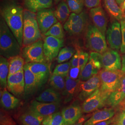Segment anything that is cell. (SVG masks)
<instances>
[{"mask_svg": "<svg viewBox=\"0 0 125 125\" xmlns=\"http://www.w3.org/2000/svg\"><path fill=\"white\" fill-rule=\"evenodd\" d=\"M23 13L22 8L13 1L5 3L0 9L1 17L4 20L21 47L23 45Z\"/></svg>", "mask_w": 125, "mask_h": 125, "instance_id": "obj_1", "label": "cell"}, {"mask_svg": "<svg viewBox=\"0 0 125 125\" xmlns=\"http://www.w3.org/2000/svg\"><path fill=\"white\" fill-rule=\"evenodd\" d=\"M21 47L18 40L10 30L4 20L0 21V53L7 59L19 55Z\"/></svg>", "mask_w": 125, "mask_h": 125, "instance_id": "obj_2", "label": "cell"}, {"mask_svg": "<svg viewBox=\"0 0 125 125\" xmlns=\"http://www.w3.org/2000/svg\"><path fill=\"white\" fill-rule=\"evenodd\" d=\"M23 46L30 45L41 39V35L35 13L24 10Z\"/></svg>", "mask_w": 125, "mask_h": 125, "instance_id": "obj_3", "label": "cell"}, {"mask_svg": "<svg viewBox=\"0 0 125 125\" xmlns=\"http://www.w3.org/2000/svg\"><path fill=\"white\" fill-rule=\"evenodd\" d=\"M86 41L87 46L94 52L103 54L107 50L105 36L94 25L88 27Z\"/></svg>", "mask_w": 125, "mask_h": 125, "instance_id": "obj_4", "label": "cell"}, {"mask_svg": "<svg viewBox=\"0 0 125 125\" xmlns=\"http://www.w3.org/2000/svg\"><path fill=\"white\" fill-rule=\"evenodd\" d=\"M124 73L120 70L108 71L103 69L99 72L101 80L100 89L111 94L119 86L121 78Z\"/></svg>", "mask_w": 125, "mask_h": 125, "instance_id": "obj_5", "label": "cell"}, {"mask_svg": "<svg viewBox=\"0 0 125 125\" xmlns=\"http://www.w3.org/2000/svg\"><path fill=\"white\" fill-rule=\"evenodd\" d=\"M110 94L98 89L83 101L82 106L83 113L88 114L102 108L107 104Z\"/></svg>", "mask_w": 125, "mask_h": 125, "instance_id": "obj_6", "label": "cell"}, {"mask_svg": "<svg viewBox=\"0 0 125 125\" xmlns=\"http://www.w3.org/2000/svg\"><path fill=\"white\" fill-rule=\"evenodd\" d=\"M43 41L41 39L23 48L22 57L25 62H46L43 49Z\"/></svg>", "mask_w": 125, "mask_h": 125, "instance_id": "obj_7", "label": "cell"}, {"mask_svg": "<svg viewBox=\"0 0 125 125\" xmlns=\"http://www.w3.org/2000/svg\"><path fill=\"white\" fill-rule=\"evenodd\" d=\"M87 21L88 15L85 11L79 14L72 13L64 23L63 28L71 35H78L84 30Z\"/></svg>", "mask_w": 125, "mask_h": 125, "instance_id": "obj_8", "label": "cell"}, {"mask_svg": "<svg viewBox=\"0 0 125 125\" xmlns=\"http://www.w3.org/2000/svg\"><path fill=\"white\" fill-rule=\"evenodd\" d=\"M102 68V55L98 52H92L90 54L88 62L81 72L79 79L81 81L89 80L92 76L98 74Z\"/></svg>", "mask_w": 125, "mask_h": 125, "instance_id": "obj_9", "label": "cell"}, {"mask_svg": "<svg viewBox=\"0 0 125 125\" xmlns=\"http://www.w3.org/2000/svg\"><path fill=\"white\" fill-rule=\"evenodd\" d=\"M43 42L45 58L46 61L52 62L58 57L60 49L63 45V40L52 36H46Z\"/></svg>", "mask_w": 125, "mask_h": 125, "instance_id": "obj_10", "label": "cell"}, {"mask_svg": "<svg viewBox=\"0 0 125 125\" xmlns=\"http://www.w3.org/2000/svg\"><path fill=\"white\" fill-rule=\"evenodd\" d=\"M36 19L40 30L42 34H45L56 23L58 20L54 11L50 9H42L37 12Z\"/></svg>", "mask_w": 125, "mask_h": 125, "instance_id": "obj_11", "label": "cell"}, {"mask_svg": "<svg viewBox=\"0 0 125 125\" xmlns=\"http://www.w3.org/2000/svg\"><path fill=\"white\" fill-rule=\"evenodd\" d=\"M101 86V80L98 74L95 75L89 80L81 81L78 89V98L84 101Z\"/></svg>", "mask_w": 125, "mask_h": 125, "instance_id": "obj_12", "label": "cell"}, {"mask_svg": "<svg viewBox=\"0 0 125 125\" xmlns=\"http://www.w3.org/2000/svg\"><path fill=\"white\" fill-rule=\"evenodd\" d=\"M107 42L111 48L115 50L121 49L122 44V33L121 24L115 21L111 23L106 31Z\"/></svg>", "mask_w": 125, "mask_h": 125, "instance_id": "obj_13", "label": "cell"}, {"mask_svg": "<svg viewBox=\"0 0 125 125\" xmlns=\"http://www.w3.org/2000/svg\"><path fill=\"white\" fill-rule=\"evenodd\" d=\"M8 89L15 96H21L25 92V78L24 70L8 76Z\"/></svg>", "mask_w": 125, "mask_h": 125, "instance_id": "obj_14", "label": "cell"}, {"mask_svg": "<svg viewBox=\"0 0 125 125\" xmlns=\"http://www.w3.org/2000/svg\"><path fill=\"white\" fill-rule=\"evenodd\" d=\"M102 55L103 68L108 71L121 70L122 67L120 54L115 50H107Z\"/></svg>", "mask_w": 125, "mask_h": 125, "instance_id": "obj_15", "label": "cell"}, {"mask_svg": "<svg viewBox=\"0 0 125 125\" xmlns=\"http://www.w3.org/2000/svg\"><path fill=\"white\" fill-rule=\"evenodd\" d=\"M24 66L35 75L41 86L45 84L49 77L50 68L46 62H29L26 63Z\"/></svg>", "mask_w": 125, "mask_h": 125, "instance_id": "obj_16", "label": "cell"}, {"mask_svg": "<svg viewBox=\"0 0 125 125\" xmlns=\"http://www.w3.org/2000/svg\"><path fill=\"white\" fill-rule=\"evenodd\" d=\"M83 113L82 107L76 103H73L64 108L61 112L66 125H72L75 123L83 116Z\"/></svg>", "mask_w": 125, "mask_h": 125, "instance_id": "obj_17", "label": "cell"}, {"mask_svg": "<svg viewBox=\"0 0 125 125\" xmlns=\"http://www.w3.org/2000/svg\"><path fill=\"white\" fill-rule=\"evenodd\" d=\"M60 106V103H43L36 100L31 102L30 109L45 118L56 113Z\"/></svg>", "mask_w": 125, "mask_h": 125, "instance_id": "obj_18", "label": "cell"}, {"mask_svg": "<svg viewBox=\"0 0 125 125\" xmlns=\"http://www.w3.org/2000/svg\"><path fill=\"white\" fill-rule=\"evenodd\" d=\"M90 14L94 25L105 35L107 31V20L105 11L103 8L98 6L91 9Z\"/></svg>", "mask_w": 125, "mask_h": 125, "instance_id": "obj_19", "label": "cell"}, {"mask_svg": "<svg viewBox=\"0 0 125 125\" xmlns=\"http://www.w3.org/2000/svg\"><path fill=\"white\" fill-rule=\"evenodd\" d=\"M25 78L24 95L28 96L35 92L41 85L35 75L27 67H24Z\"/></svg>", "mask_w": 125, "mask_h": 125, "instance_id": "obj_20", "label": "cell"}, {"mask_svg": "<svg viewBox=\"0 0 125 125\" xmlns=\"http://www.w3.org/2000/svg\"><path fill=\"white\" fill-rule=\"evenodd\" d=\"M125 98V74L121 78L119 86L110 94L107 105L112 107L118 106Z\"/></svg>", "mask_w": 125, "mask_h": 125, "instance_id": "obj_21", "label": "cell"}, {"mask_svg": "<svg viewBox=\"0 0 125 125\" xmlns=\"http://www.w3.org/2000/svg\"><path fill=\"white\" fill-rule=\"evenodd\" d=\"M115 110L113 107L104 108L96 111L83 125H94L99 122L111 119L115 115Z\"/></svg>", "mask_w": 125, "mask_h": 125, "instance_id": "obj_22", "label": "cell"}, {"mask_svg": "<svg viewBox=\"0 0 125 125\" xmlns=\"http://www.w3.org/2000/svg\"><path fill=\"white\" fill-rule=\"evenodd\" d=\"M81 80L80 79H73L69 76L65 79V89L62 94L65 96L64 102H70L76 93H78Z\"/></svg>", "mask_w": 125, "mask_h": 125, "instance_id": "obj_23", "label": "cell"}, {"mask_svg": "<svg viewBox=\"0 0 125 125\" xmlns=\"http://www.w3.org/2000/svg\"><path fill=\"white\" fill-rule=\"evenodd\" d=\"M44 119V116L30 109L21 115L20 121L22 125H41Z\"/></svg>", "mask_w": 125, "mask_h": 125, "instance_id": "obj_24", "label": "cell"}, {"mask_svg": "<svg viewBox=\"0 0 125 125\" xmlns=\"http://www.w3.org/2000/svg\"><path fill=\"white\" fill-rule=\"evenodd\" d=\"M53 4V0H25L24 6L27 9L37 13L42 9H50Z\"/></svg>", "mask_w": 125, "mask_h": 125, "instance_id": "obj_25", "label": "cell"}, {"mask_svg": "<svg viewBox=\"0 0 125 125\" xmlns=\"http://www.w3.org/2000/svg\"><path fill=\"white\" fill-rule=\"evenodd\" d=\"M37 101L47 103H60L61 100V95L56 89L49 88L45 89L39 96L36 97Z\"/></svg>", "mask_w": 125, "mask_h": 125, "instance_id": "obj_26", "label": "cell"}, {"mask_svg": "<svg viewBox=\"0 0 125 125\" xmlns=\"http://www.w3.org/2000/svg\"><path fill=\"white\" fill-rule=\"evenodd\" d=\"M19 100L4 89L0 97V104L6 109H13L18 106Z\"/></svg>", "mask_w": 125, "mask_h": 125, "instance_id": "obj_27", "label": "cell"}, {"mask_svg": "<svg viewBox=\"0 0 125 125\" xmlns=\"http://www.w3.org/2000/svg\"><path fill=\"white\" fill-rule=\"evenodd\" d=\"M104 4L108 12L117 20L123 19V13L116 0H104Z\"/></svg>", "mask_w": 125, "mask_h": 125, "instance_id": "obj_28", "label": "cell"}, {"mask_svg": "<svg viewBox=\"0 0 125 125\" xmlns=\"http://www.w3.org/2000/svg\"><path fill=\"white\" fill-rule=\"evenodd\" d=\"M9 75V61L7 58L1 56L0 58V83L1 88L5 89L7 86Z\"/></svg>", "mask_w": 125, "mask_h": 125, "instance_id": "obj_29", "label": "cell"}, {"mask_svg": "<svg viewBox=\"0 0 125 125\" xmlns=\"http://www.w3.org/2000/svg\"><path fill=\"white\" fill-rule=\"evenodd\" d=\"M9 61V75H12L24 70L25 60L20 55L10 58Z\"/></svg>", "mask_w": 125, "mask_h": 125, "instance_id": "obj_30", "label": "cell"}, {"mask_svg": "<svg viewBox=\"0 0 125 125\" xmlns=\"http://www.w3.org/2000/svg\"><path fill=\"white\" fill-rule=\"evenodd\" d=\"M55 17L61 22H65L70 15L71 11L64 1H61L58 5L56 10L54 11Z\"/></svg>", "mask_w": 125, "mask_h": 125, "instance_id": "obj_31", "label": "cell"}, {"mask_svg": "<svg viewBox=\"0 0 125 125\" xmlns=\"http://www.w3.org/2000/svg\"><path fill=\"white\" fill-rule=\"evenodd\" d=\"M43 125H66L63 120L62 113L56 112L49 116L45 117Z\"/></svg>", "mask_w": 125, "mask_h": 125, "instance_id": "obj_32", "label": "cell"}, {"mask_svg": "<svg viewBox=\"0 0 125 125\" xmlns=\"http://www.w3.org/2000/svg\"><path fill=\"white\" fill-rule=\"evenodd\" d=\"M64 78L62 76L53 74L50 78V84L54 89L63 92L65 86V80Z\"/></svg>", "mask_w": 125, "mask_h": 125, "instance_id": "obj_33", "label": "cell"}, {"mask_svg": "<svg viewBox=\"0 0 125 125\" xmlns=\"http://www.w3.org/2000/svg\"><path fill=\"white\" fill-rule=\"evenodd\" d=\"M44 35L45 36H52L60 40H63L64 33L61 23L60 22L56 23L44 34Z\"/></svg>", "mask_w": 125, "mask_h": 125, "instance_id": "obj_34", "label": "cell"}, {"mask_svg": "<svg viewBox=\"0 0 125 125\" xmlns=\"http://www.w3.org/2000/svg\"><path fill=\"white\" fill-rule=\"evenodd\" d=\"M75 53V50L71 47H65L59 51L57 57V61L61 63L72 58Z\"/></svg>", "mask_w": 125, "mask_h": 125, "instance_id": "obj_35", "label": "cell"}, {"mask_svg": "<svg viewBox=\"0 0 125 125\" xmlns=\"http://www.w3.org/2000/svg\"><path fill=\"white\" fill-rule=\"evenodd\" d=\"M66 2L72 13L79 14L83 11L84 0H66Z\"/></svg>", "mask_w": 125, "mask_h": 125, "instance_id": "obj_36", "label": "cell"}, {"mask_svg": "<svg viewBox=\"0 0 125 125\" xmlns=\"http://www.w3.org/2000/svg\"><path fill=\"white\" fill-rule=\"evenodd\" d=\"M71 65L70 62H64L59 64L56 66L54 69L53 74L66 77L68 76L69 72Z\"/></svg>", "mask_w": 125, "mask_h": 125, "instance_id": "obj_37", "label": "cell"}, {"mask_svg": "<svg viewBox=\"0 0 125 125\" xmlns=\"http://www.w3.org/2000/svg\"><path fill=\"white\" fill-rule=\"evenodd\" d=\"M89 56V54L83 51H79V67L82 72L88 62Z\"/></svg>", "mask_w": 125, "mask_h": 125, "instance_id": "obj_38", "label": "cell"}, {"mask_svg": "<svg viewBox=\"0 0 125 125\" xmlns=\"http://www.w3.org/2000/svg\"><path fill=\"white\" fill-rule=\"evenodd\" d=\"M121 25L122 33V44L120 49L122 53H125V19H123L121 20Z\"/></svg>", "mask_w": 125, "mask_h": 125, "instance_id": "obj_39", "label": "cell"}, {"mask_svg": "<svg viewBox=\"0 0 125 125\" xmlns=\"http://www.w3.org/2000/svg\"><path fill=\"white\" fill-rule=\"evenodd\" d=\"M114 122L113 123V125H125V111L121 112L116 116Z\"/></svg>", "mask_w": 125, "mask_h": 125, "instance_id": "obj_40", "label": "cell"}, {"mask_svg": "<svg viewBox=\"0 0 125 125\" xmlns=\"http://www.w3.org/2000/svg\"><path fill=\"white\" fill-rule=\"evenodd\" d=\"M80 68L79 67H71L68 76L73 79H77L81 73Z\"/></svg>", "mask_w": 125, "mask_h": 125, "instance_id": "obj_41", "label": "cell"}, {"mask_svg": "<svg viewBox=\"0 0 125 125\" xmlns=\"http://www.w3.org/2000/svg\"><path fill=\"white\" fill-rule=\"evenodd\" d=\"M84 4L89 9H92L99 6L101 0H84Z\"/></svg>", "mask_w": 125, "mask_h": 125, "instance_id": "obj_42", "label": "cell"}, {"mask_svg": "<svg viewBox=\"0 0 125 125\" xmlns=\"http://www.w3.org/2000/svg\"><path fill=\"white\" fill-rule=\"evenodd\" d=\"M79 51H77L72 57L70 61L71 67H79Z\"/></svg>", "mask_w": 125, "mask_h": 125, "instance_id": "obj_43", "label": "cell"}, {"mask_svg": "<svg viewBox=\"0 0 125 125\" xmlns=\"http://www.w3.org/2000/svg\"><path fill=\"white\" fill-rule=\"evenodd\" d=\"M89 117V115L82 116L76 122L72 125H83L84 122L87 121V119Z\"/></svg>", "mask_w": 125, "mask_h": 125, "instance_id": "obj_44", "label": "cell"}, {"mask_svg": "<svg viewBox=\"0 0 125 125\" xmlns=\"http://www.w3.org/2000/svg\"><path fill=\"white\" fill-rule=\"evenodd\" d=\"M115 117L112 118L111 119H110L107 121H103L100 122H99L98 123L95 124L94 125H109L113 123L115 120Z\"/></svg>", "mask_w": 125, "mask_h": 125, "instance_id": "obj_45", "label": "cell"}, {"mask_svg": "<svg viewBox=\"0 0 125 125\" xmlns=\"http://www.w3.org/2000/svg\"><path fill=\"white\" fill-rule=\"evenodd\" d=\"M121 64H122V67L121 69V72H122L123 73L125 74V54L122 56Z\"/></svg>", "mask_w": 125, "mask_h": 125, "instance_id": "obj_46", "label": "cell"}, {"mask_svg": "<svg viewBox=\"0 0 125 125\" xmlns=\"http://www.w3.org/2000/svg\"><path fill=\"white\" fill-rule=\"evenodd\" d=\"M121 111H125V98L124 100L118 105Z\"/></svg>", "mask_w": 125, "mask_h": 125, "instance_id": "obj_47", "label": "cell"}, {"mask_svg": "<svg viewBox=\"0 0 125 125\" xmlns=\"http://www.w3.org/2000/svg\"><path fill=\"white\" fill-rule=\"evenodd\" d=\"M116 1L118 4L121 6L124 3V0H116Z\"/></svg>", "mask_w": 125, "mask_h": 125, "instance_id": "obj_48", "label": "cell"}, {"mask_svg": "<svg viewBox=\"0 0 125 125\" xmlns=\"http://www.w3.org/2000/svg\"><path fill=\"white\" fill-rule=\"evenodd\" d=\"M123 7L124 8V9L125 10V0H124V3H123Z\"/></svg>", "mask_w": 125, "mask_h": 125, "instance_id": "obj_49", "label": "cell"}, {"mask_svg": "<svg viewBox=\"0 0 125 125\" xmlns=\"http://www.w3.org/2000/svg\"><path fill=\"white\" fill-rule=\"evenodd\" d=\"M56 2H58L59 1H60V0H54Z\"/></svg>", "mask_w": 125, "mask_h": 125, "instance_id": "obj_50", "label": "cell"}, {"mask_svg": "<svg viewBox=\"0 0 125 125\" xmlns=\"http://www.w3.org/2000/svg\"><path fill=\"white\" fill-rule=\"evenodd\" d=\"M113 125V124H112V125Z\"/></svg>", "mask_w": 125, "mask_h": 125, "instance_id": "obj_51", "label": "cell"}]
</instances>
